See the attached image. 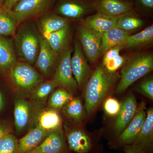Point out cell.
<instances>
[{
    "mask_svg": "<svg viewBox=\"0 0 153 153\" xmlns=\"http://www.w3.org/2000/svg\"><path fill=\"white\" fill-rule=\"evenodd\" d=\"M122 105L116 99L109 97L105 101L103 108L105 112L110 116H116L119 113Z\"/></svg>",
    "mask_w": 153,
    "mask_h": 153,
    "instance_id": "32",
    "label": "cell"
},
{
    "mask_svg": "<svg viewBox=\"0 0 153 153\" xmlns=\"http://www.w3.org/2000/svg\"><path fill=\"white\" fill-rule=\"evenodd\" d=\"M65 140L62 127L50 131L39 146L28 153H63Z\"/></svg>",
    "mask_w": 153,
    "mask_h": 153,
    "instance_id": "11",
    "label": "cell"
},
{
    "mask_svg": "<svg viewBox=\"0 0 153 153\" xmlns=\"http://www.w3.org/2000/svg\"><path fill=\"white\" fill-rule=\"evenodd\" d=\"M131 12L121 16L118 20L116 27L126 32L132 31L141 27L143 20L131 14Z\"/></svg>",
    "mask_w": 153,
    "mask_h": 153,
    "instance_id": "30",
    "label": "cell"
},
{
    "mask_svg": "<svg viewBox=\"0 0 153 153\" xmlns=\"http://www.w3.org/2000/svg\"><path fill=\"white\" fill-rule=\"evenodd\" d=\"M153 69L152 54H143L133 57L122 69L117 92H124L133 83L152 71Z\"/></svg>",
    "mask_w": 153,
    "mask_h": 153,
    "instance_id": "2",
    "label": "cell"
},
{
    "mask_svg": "<svg viewBox=\"0 0 153 153\" xmlns=\"http://www.w3.org/2000/svg\"><path fill=\"white\" fill-rule=\"evenodd\" d=\"M78 32L84 54L89 61L94 63L101 54L102 34L82 25L78 27Z\"/></svg>",
    "mask_w": 153,
    "mask_h": 153,
    "instance_id": "7",
    "label": "cell"
},
{
    "mask_svg": "<svg viewBox=\"0 0 153 153\" xmlns=\"http://www.w3.org/2000/svg\"><path fill=\"white\" fill-rule=\"evenodd\" d=\"M153 40V26H149L136 34L129 36L124 47L132 48L149 44Z\"/></svg>",
    "mask_w": 153,
    "mask_h": 153,
    "instance_id": "27",
    "label": "cell"
},
{
    "mask_svg": "<svg viewBox=\"0 0 153 153\" xmlns=\"http://www.w3.org/2000/svg\"><path fill=\"white\" fill-rule=\"evenodd\" d=\"M40 50L35 65L42 74L49 75L55 67L59 54L50 47L47 40L42 37H40Z\"/></svg>",
    "mask_w": 153,
    "mask_h": 153,
    "instance_id": "10",
    "label": "cell"
},
{
    "mask_svg": "<svg viewBox=\"0 0 153 153\" xmlns=\"http://www.w3.org/2000/svg\"><path fill=\"white\" fill-rule=\"evenodd\" d=\"M49 132L38 125L31 129L19 140L18 153H28L33 151L42 143Z\"/></svg>",
    "mask_w": 153,
    "mask_h": 153,
    "instance_id": "17",
    "label": "cell"
},
{
    "mask_svg": "<svg viewBox=\"0 0 153 153\" xmlns=\"http://www.w3.org/2000/svg\"><path fill=\"white\" fill-rule=\"evenodd\" d=\"M118 78L117 75L108 72L102 64L97 67L88 81L84 93L85 108L88 114L94 111Z\"/></svg>",
    "mask_w": 153,
    "mask_h": 153,
    "instance_id": "1",
    "label": "cell"
},
{
    "mask_svg": "<svg viewBox=\"0 0 153 153\" xmlns=\"http://www.w3.org/2000/svg\"><path fill=\"white\" fill-rule=\"evenodd\" d=\"M138 1L144 7L148 9H153V0H138Z\"/></svg>",
    "mask_w": 153,
    "mask_h": 153,
    "instance_id": "37",
    "label": "cell"
},
{
    "mask_svg": "<svg viewBox=\"0 0 153 153\" xmlns=\"http://www.w3.org/2000/svg\"><path fill=\"white\" fill-rule=\"evenodd\" d=\"M58 86L53 79L41 82L36 85L31 93V106L36 109L42 108L46 104L49 95Z\"/></svg>",
    "mask_w": 153,
    "mask_h": 153,
    "instance_id": "19",
    "label": "cell"
},
{
    "mask_svg": "<svg viewBox=\"0 0 153 153\" xmlns=\"http://www.w3.org/2000/svg\"><path fill=\"white\" fill-rule=\"evenodd\" d=\"M146 117V105L143 103L137 108L130 122L120 135L119 140L121 144L127 146L133 143L140 132Z\"/></svg>",
    "mask_w": 153,
    "mask_h": 153,
    "instance_id": "8",
    "label": "cell"
},
{
    "mask_svg": "<svg viewBox=\"0 0 153 153\" xmlns=\"http://www.w3.org/2000/svg\"><path fill=\"white\" fill-rule=\"evenodd\" d=\"M140 90L142 93L152 100L153 99V79L152 78L146 79L141 84Z\"/></svg>",
    "mask_w": 153,
    "mask_h": 153,
    "instance_id": "34",
    "label": "cell"
},
{
    "mask_svg": "<svg viewBox=\"0 0 153 153\" xmlns=\"http://www.w3.org/2000/svg\"><path fill=\"white\" fill-rule=\"evenodd\" d=\"M15 128L17 132L22 131L27 126L31 116V104L25 99L18 97L14 104Z\"/></svg>",
    "mask_w": 153,
    "mask_h": 153,
    "instance_id": "20",
    "label": "cell"
},
{
    "mask_svg": "<svg viewBox=\"0 0 153 153\" xmlns=\"http://www.w3.org/2000/svg\"><path fill=\"white\" fill-rule=\"evenodd\" d=\"M54 1L22 0L7 12L18 23H20L44 13Z\"/></svg>",
    "mask_w": 153,
    "mask_h": 153,
    "instance_id": "6",
    "label": "cell"
},
{
    "mask_svg": "<svg viewBox=\"0 0 153 153\" xmlns=\"http://www.w3.org/2000/svg\"><path fill=\"white\" fill-rule=\"evenodd\" d=\"M19 140L13 134L9 133L0 138V153H18Z\"/></svg>",
    "mask_w": 153,
    "mask_h": 153,
    "instance_id": "31",
    "label": "cell"
},
{
    "mask_svg": "<svg viewBox=\"0 0 153 153\" xmlns=\"http://www.w3.org/2000/svg\"><path fill=\"white\" fill-rule=\"evenodd\" d=\"M90 9L87 4L78 0H62L56 8L58 14L65 18L79 19Z\"/></svg>",
    "mask_w": 153,
    "mask_h": 153,
    "instance_id": "16",
    "label": "cell"
},
{
    "mask_svg": "<svg viewBox=\"0 0 153 153\" xmlns=\"http://www.w3.org/2000/svg\"><path fill=\"white\" fill-rule=\"evenodd\" d=\"M137 110L135 97L133 94L127 97L122 105L119 113L115 122V128L117 134H120L134 116Z\"/></svg>",
    "mask_w": 153,
    "mask_h": 153,
    "instance_id": "15",
    "label": "cell"
},
{
    "mask_svg": "<svg viewBox=\"0 0 153 153\" xmlns=\"http://www.w3.org/2000/svg\"><path fill=\"white\" fill-rule=\"evenodd\" d=\"M9 133L7 128L4 126L0 124V138Z\"/></svg>",
    "mask_w": 153,
    "mask_h": 153,
    "instance_id": "39",
    "label": "cell"
},
{
    "mask_svg": "<svg viewBox=\"0 0 153 153\" xmlns=\"http://www.w3.org/2000/svg\"><path fill=\"white\" fill-rule=\"evenodd\" d=\"M21 1L22 0H5L2 8L5 10L9 11Z\"/></svg>",
    "mask_w": 153,
    "mask_h": 153,
    "instance_id": "36",
    "label": "cell"
},
{
    "mask_svg": "<svg viewBox=\"0 0 153 153\" xmlns=\"http://www.w3.org/2000/svg\"><path fill=\"white\" fill-rule=\"evenodd\" d=\"M125 62V57L119 55L105 63H102V65L108 72L111 74H114L118 69L123 66Z\"/></svg>",
    "mask_w": 153,
    "mask_h": 153,
    "instance_id": "33",
    "label": "cell"
},
{
    "mask_svg": "<svg viewBox=\"0 0 153 153\" xmlns=\"http://www.w3.org/2000/svg\"><path fill=\"white\" fill-rule=\"evenodd\" d=\"M153 140V109L149 108L141 131L132 146L140 153H147L152 146Z\"/></svg>",
    "mask_w": 153,
    "mask_h": 153,
    "instance_id": "12",
    "label": "cell"
},
{
    "mask_svg": "<svg viewBox=\"0 0 153 153\" xmlns=\"http://www.w3.org/2000/svg\"><path fill=\"white\" fill-rule=\"evenodd\" d=\"M17 62L16 52L10 40L0 36V69H10Z\"/></svg>",
    "mask_w": 153,
    "mask_h": 153,
    "instance_id": "21",
    "label": "cell"
},
{
    "mask_svg": "<svg viewBox=\"0 0 153 153\" xmlns=\"http://www.w3.org/2000/svg\"><path fill=\"white\" fill-rule=\"evenodd\" d=\"M124 1H131V0H124Z\"/></svg>",
    "mask_w": 153,
    "mask_h": 153,
    "instance_id": "42",
    "label": "cell"
},
{
    "mask_svg": "<svg viewBox=\"0 0 153 153\" xmlns=\"http://www.w3.org/2000/svg\"><path fill=\"white\" fill-rule=\"evenodd\" d=\"M40 38L31 28L24 27L15 37V46L18 56L23 62L35 63L40 50Z\"/></svg>",
    "mask_w": 153,
    "mask_h": 153,
    "instance_id": "3",
    "label": "cell"
},
{
    "mask_svg": "<svg viewBox=\"0 0 153 153\" xmlns=\"http://www.w3.org/2000/svg\"><path fill=\"white\" fill-rule=\"evenodd\" d=\"M10 70L12 82L22 90L33 89L42 82V77L38 71L27 62H17Z\"/></svg>",
    "mask_w": 153,
    "mask_h": 153,
    "instance_id": "4",
    "label": "cell"
},
{
    "mask_svg": "<svg viewBox=\"0 0 153 153\" xmlns=\"http://www.w3.org/2000/svg\"><path fill=\"white\" fill-rule=\"evenodd\" d=\"M67 142L71 150L77 153H88L92 148L90 137L82 130L74 129L67 134Z\"/></svg>",
    "mask_w": 153,
    "mask_h": 153,
    "instance_id": "18",
    "label": "cell"
},
{
    "mask_svg": "<svg viewBox=\"0 0 153 153\" xmlns=\"http://www.w3.org/2000/svg\"><path fill=\"white\" fill-rule=\"evenodd\" d=\"M71 64L73 76L78 86L81 87L89 76L90 68L83 54L81 45L77 41L74 44L73 55L71 56Z\"/></svg>",
    "mask_w": 153,
    "mask_h": 153,
    "instance_id": "9",
    "label": "cell"
},
{
    "mask_svg": "<svg viewBox=\"0 0 153 153\" xmlns=\"http://www.w3.org/2000/svg\"><path fill=\"white\" fill-rule=\"evenodd\" d=\"M67 18L53 14L44 15L39 22V28L41 34L56 32L68 25Z\"/></svg>",
    "mask_w": 153,
    "mask_h": 153,
    "instance_id": "24",
    "label": "cell"
},
{
    "mask_svg": "<svg viewBox=\"0 0 153 153\" xmlns=\"http://www.w3.org/2000/svg\"><path fill=\"white\" fill-rule=\"evenodd\" d=\"M4 1L5 0H0V7H2L4 2Z\"/></svg>",
    "mask_w": 153,
    "mask_h": 153,
    "instance_id": "41",
    "label": "cell"
},
{
    "mask_svg": "<svg viewBox=\"0 0 153 153\" xmlns=\"http://www.w3.org/2000/svg\"><path fill=\"white\" fill-rule=\"evenodd\" d=\"M124 151L126 153H140L136 150L131 146L127 145L124 148Z\"/></svg>",
    "mask_w": 153,
    "mask_h": 153,
    "instance_id": "38",
    "label": "cell"
},
{
    "mask_svg": "<svg viewBox=\"0 0 153 153\" xmlns=\"http://www.w3.org/2000/svg\"><path fill=\"white\" fill-rule=\"evenodd\" d=\"M70 32L68 25L56 32L42 34V37L47 40L49 46L55 52L61 54L67 49Z\"/></svg>",
    "mask_w": 153,
    "mask_h": 153,
    "instance_id": "22",
    "label": "cell"
},
{
    "mask_svg": "<svg viewBox=\"0 0 153 153\" xmlns=\"http://www.w3.org/2000/svg\"><path fill=\"white\" fill-rule=\"evenodd\" d=\"M4 104V99H3L2 94L0 91V111L2 109Z\"/></svg>",
    "mask_w": 153,
    "mask_h": 153,
    "instance_id": "40",
    "label": "cell"
},
{
    "mask_svg": "<svg viewBox=\"0 0 153 153\" xmlns=\"http://www.w3.org/2000/svg\"><path fill=\"white\" fill-rule=\"evenodd\" d=\"M128 33L117 27L102 33V36L101 54L117 46H124L129 36Z\"/></svg>",
    "mask_w": 153,
    "mask_h": 153,
    "instance_id": "23",
    "label": "cell"
},
{
    "mask_svg": "<svg viewBox=\"0 0 153 153\" xmlns=\"http://www.w3.org/2000/svg\"><path fill=\"white\" fill-rule=\"evenodd\" d=\"M94 8L98 13L119 16L131 11L133 4L124 0H96Z\"/></svg>",
    "mask_w": 153,
    "mask_h": 153,
    "instance_id": "13",
    "label": "cell"
},
{
    "mask_svg": "<svg viewBox=\"0 0 153 153\" xmlns=\"http://www.w3.org/2000/svg\"><path fill=\"white\" fill-rule=\"evenodd\" d=\"M72 52V49L67 48L61 53L52 79L58 86L71 94L75 92L78 87L71 69Z\"/></svg>",
    "mask_w": 153,
    "mask_h": 153,
    "instance_id": "5",
    "label": "cell"
},
{
    "mask_svg": "<svg viewBox=\"0 0 153 153\" xmlns=\"http://www.w3.org/2000/svg\"><path fill=\"white\" fill-rule=\"evenodd\" d=\"M63 109L66 116L75 122L81 123L84 120L85 109L79 98H72L63 107Z\"/></svg>",
    "mask_w": 153,
    "mask_h": 153,
    "instance_id": "26",
    "label": "cell"
},
{
    "mask_svg": "<svg viewBox=\"0 0 153 153\" xmlns=\"http://www.w3.org/2000/svg\"><path fill=\"white\" fill-rule=\"evenodd\" d=\"M73 98L72 94L62 88L53 91L48 100V105L51 108L60 109Z\"/></svg>",
    "mask_w": 153,
    "mask_h": 153,
    "instance_id": "29",
    "label": "cell"
},
{
    "mask_svg": "<svg viewBox=\"0 0 153 153\" xmlns=\"http://www.w3.org/2000/svg\"><path fill=\"white\" fill-rule=\"evenodd\" d=\"M120 16H112L98 13L86 18L82 22V25L102 34L116 27Z\"/></svg>",
    "mask_w": 153,
    "mask_h": 153,
    "instance_id": "14",
    "label": "cell"
},
{
    "mask_svg": "<svg viewBox=\"0 0 153 153\" xmlns=\"http://www.w3.org/2000/svg\"><path fill=\"white\" fill-rule=\"evenodd\" d=\"M37 125L44 130L50 132L61 127L62 120L56 110L51 108L40 113Z\"/></svg>",
    "mask_w": 153,
    "mask_h": 153,
    "instance_id": "25",
    "label": "cell"
},
{
    "mask_svg": "<svg viewBox=\"0 0 153 153\" xmlns=\"http://www.w3.org/2000/svg\"><path fill=\"white\" fill-rule=\"evenodd\" d=\"M18 22L7 11L0 8V36H13L16 33Z\"/></svg>",
    "mask_w": 153,
    "mask_h": 153,
    "instance_id": "28",
    "label": "cell"
},
{
    "mask_svg": "<svg viewBox=\"0 0 153 153\" xmlns=\"http://www.w3.org/2000/svg\"><path fill=\"white\" fill-rule=\"evenodd\" d=\"M123 48V46H117L112 47L107 50L105 53L102 63H105L107 61L111 60L119 55L120 52Z\"/></svg>",
    "mask_w": 153,
    "mask_h": 153,
    "instance_id": "35",
    "label": "cell"
}]
</instances>
